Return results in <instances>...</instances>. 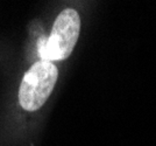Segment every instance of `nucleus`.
I'll return each mask as SVG.
<instances>
[{"label":"nucleus","mask_w":156,"mask_h":146,"mask_svg":"<svg viewBox=\"0 0 156 146\" xmlns=\"http://www.w3.org/2000/svg\"><path fill=\"white\" fill-rule=\"evenodd\" d=\"M58 77V70L50 61L41 60L25 74L19 90L20 105L27 111H36L46 103Z\"/></svg>","instance_id":"f257e3e1"},{"label":"nucleus","mask_w":156,"mask_h":146,"mask_svg":"<svg viewBox=\"0 0 156 146\" xmlns=\"http://www.w3.org/2000/svg\"><path fill=\"white\" fill-rule=\"evenodd\" d=\"M80 31V19L72 8H66L58 14L52 26L49 39L41 41L40 55L43 60L62 61L69 57L76 46Z\"/></svg>","instance_id":"f03ea898"}]
</instances>
